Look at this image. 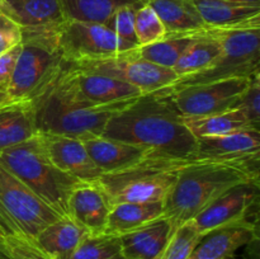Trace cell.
<instances>
[{"label":"cell","instance_id":"cell-1","mask_svg":"<svg viewBox=\"0 0 260 259\" xmlns=\"http://www.w3.org/2000/svg\"><path fill=\"white\" fill-rule=\"evenodd\" d=\"M102 136L145 147L155 156L193 159L197 150V137L167 88L142 94L114 113Z\"/></svg>","mask_w":260,"mask_h":259},{"label":"cell","instance_id":"cell-2","mask_svg":"<svg viewBox=\"0 0 260 259\" xmlns=\"http://www.w3.org/2000/svg\"><path fill=\"white\" fill-rule=\"evenodd\" d=\"M259 180V161L193 160L180 172L164 200V217L173 230L193 220L211 201L233 185Z\"/></svg>","mask_w":260,"mask_h":259},{"label":"cell","instance_id":"cell-3","mask_svg":"<svg viewBox=\"0 0 260 259\" xmlns=\"http://www.w3.org/2000/svg\"><path fill=\"white\" fill-rule=\"evenodd\" d=\"M0 165L22 180L58 215L68 217L69 197L81 180L53 164L40 134L0 152Z\"/></svg>","mask_w":260,"mask_h":259},{"label":"cell","instance_id":"cell-4","mask_svg":"<svg viewBox=\"0 0 260 259\" xmlns=\"http://www.w3.org/2000/svg\"><path fill=\"white\" fill-rule=\"evenodd\" d=\"M134 99L104 106H85L66 98L51 84L33 99L32 104L38 132L85 140L102 136L109 118Z\"/></svg>","mask_w":260,"mask_h":259},{"label":"cell","instance_id":"cell-5","mask_svg":"<svg viewBox=\"0 0 260 259\" xmlns=\"http://www.w3.org/2000/svg\"><path fill=\"white\" fill-rule=\"evenodd\" d=\"M196 159L150 156L123 170L102 174L96 182L111 200L121 202H164L178 175Z\"/></svg>","mask_w":260,"mask_h":259},{"label":"cell","instance_id":"cell-6","mask_svg":"<svg viewBox=\"0 0 260 259\" xmlns=\"http://www.w3.org/2000/svg\"><path fill=\"white\" fill-rule=\"evenodd\" d=\"M56 29H22V48L8 86L12 101H29L42 94L62 69Z\"/></svg>","mask_w":260,"mask_h":259},{"label":"cell","instance_id":"cell-7","mask_svg":"<svg viewBox=\"0 0 260 259\" xmlns=\"http://www.w3.org/2000/svg\"><path fill=\"white\" fill-rule=\"evenodd\" d=\"M222 46V52L200 73L177 79L169 88L206 84L233 78H253L260 70V27L208 28Z\"/></svg>","mask_w":260,"mask_h":259},{"label":"cell","instance_id":"cell-8","mask_svg":"<svg viewBox=\"0 0 260 259\" xmlns=\"http://www.w3.org/2000/svg\"><path fill=\"white\" fill-rule=\"evenodd\" d=\"M58 215L22 180L0 165V230L5 235L36 236Z\"/></svg>","mask_w":260,"mask_h":259},{"label":"cell","instance_id":"cell-9","mask_svg":"<svg viewBox=\"0 0 260 259\" xmlns=\"http://www.w3.org/2000/svg\"><path fill=\"white\" fill-rule=\"evenodd\" d=\"M52 85L61 94L85 106H104L142 95L140 89L108 75L81 70L63 63Z\"/></svg>","mask_w":260,"mask_h":259},{"label":"cell","instance_id":"cell-10","mask_svg":"<svg viewBox=\"0 0 260 259\" xmlns=\"http://www.w3.org/2000/svg\"><path fill=\"white\" fill-rule=\"evenodd\" d=\"M134 51L98 58V60L66 63L73 68L81 69V70L118 79L140 89L144 94L169 88L178 79L173 69L162 68V66L149 62L144 58H140Z\"/></svg>","mask_w":260,"mask_h":259},{"label":"cell","instance_id":"cell-11","mask_svg":"<svg viewBox=\"0 0 260 259\" xmlns=\"http://www.w3.org/2000/svg\"><path fill=\"white\" fill-rule=\"evenodd\" d=\"M253 78H233L167 89L180 114L184 118H196L234 108Z\"/></svg>","mask_w":260,"mask_h":259},{"label":"cell","instance_id":"cell-12","mask_svg":"<svg viewBox=\"0 0 260 259\" xmlns=\"http://www.w3.org/2000/svg\"><path fill=\"white\" fill-rule=\"evenodd\" d=\"M56 36L65 62L98 60L118 55L116 35L107 24L65 20L57 28Z\"/></svg>","mask_w":260,"mask_h":259},{"label":"cell","instance_id":"cell-13","mask_svg":"<svg viewBox=\"0 0 260 259\" xmlns=\"http://www.w3.org/2000/svg\"><path fill=\"white\" fill-rule=\"evenodd\" d=\"M259 198V180L239 183L211 201L193 218L201 235L215 229L249 220L248 215Z\"/></svg>","mask_w":260,"mask_h":259},{"label":"cell","instance_id":"cell-14","mask_svg":"<svg viewBox=\"0 0 260 259\" xmlns=\"http://www.w3.org/2000/svg\"><path fill=\"white\" fill-rule=\"evenodd\" d=\"M259 130H241L217 136L197 137L193 159L213 161H259Z\"/></svg>","mask_w":260,"mask_h":259},{"label":"cell","instance_id":"cell-15","mask_svg":"<svg viewBox=\"0 0 260 259\" xmlns=\"http://www.w3.org/2000/svg\"><path fill=\"white\" fill-rule=\"evenodd\" d=\"M112 202L96 182H81L69 197L68 217L85 229L89 234H102L106 230Z\"/></svg>","mask_w":260,"mask_h":259},{"label":"cell","instance_id":"cell-16","mask_svg":"<svg viewBox=\"0 0 260 259\" xmlns=\"http://www.w3.org/2000/svg\"><path fill=\"white\" fill-rule=\"evenodd\" d=\"M38 134L47 150L48 156L58 169L81 182H95L103 174L91 160L83 140L61 135Z\"/></svg>","mask_w":260,"mask_h":259},{"label":"cell","instance_id":"cell-17","mask_svg":"<svg viewBox=\"0 0 260 259\" xmlns=\"http://www.w3.org/2000/svg\"><path fill=\"white\" fill-rule=\"evenodd\" d=\"M256 238V223L250 220L222 226L205 234L187 259H231L241 246Z\"/></svg>","mask_w":260,"mask_h":259},{"label":"cell","instance_id":"cell-18","mask_svg":"<svg viewBox=\"0 0 260 259\" xmlns=\"http://www.w3.org/2000/svg\"><path fill=\"white\" fill-rule=\"evenodd\" d=\"M0 13L22 29H56L65 22L58 0H0Z\"/></svg>","mask_w":260,"mask_h":259},{"label":"cell","instance_id":"cell-19","mask_svg":"<svg viewBox=\"0 0 260 259\" xmlns=\"http://www.w3.org/2000/svg\"><path fill=\"white\" fill-rule=\"evenodd\" d=\"M83 142L94 164L103 174L123 170L152 155L145 147L104 136L89 137Z\"/></svg>","mask_w":260,"mask_h":259},{"label":"cell","instance_id":"cell-20","mask_svg":"<svg viewBox=\"0 0 260 259\" xmlns=\"http://www.w3.org/2000/svg\"><path fill=\"white\" fill-rule=\"evenodd\" d=\"M172 233V222L160 216L123 234L119 238L124 259H159Z\"/></svg>","mask_w":260,"mask_h":259},{"label":"cell","instance_id":"cell-21","mask_svg":"<svg viewBox=\"0 0 260 259\" xmlns=\"http://www.w3.org/2000/svg\"><path fill=\"white\" fill-rule=\"evenodd\" d=\"M207 28L260 27V7L226 0H194Z\"/></svg>","mask_w":260,"mask_h":259},{"label":"cell","instance_id":"cell-22","mask_svg":"<svg viewBox=\"0 0 260 259\" xmlns=\"http://www.w3.org/2000/svg\"><path fill=\"white\" fill-rule=\"evenodd\" d=\"M37 134L32 102L10 101L0 106V152Z\"/></svg>","mask_w":260,"mask_h":259},{"label":"cell","instance_id":"cell-23","mask_svg":"<svg viewBox=\"0 0 260 259\" xmlns=\"http://www.w3.org/2000/svg\"><path fill=\"white\" fill-rule=\"evenodd\" d=\"M88 234L70 217H60L46 226L33 241L51 258L68 259Z\"/></svg>","mask_w":260,"mask_h":259},{"label":"cell","instance_id":"cell-24","mask_svg":"<svg viewBox=\"0 0 260 259\" xmlns=\"http://www.w3.org/2000/svg\"><path fill=\"white\" fill-rule=\"evenodd\" d=\"M164 24L167 35L197 33L207 29L194 0H147Z\"/></svg>","mask_w":260,"mask_h":259},{"label":"cell","instance_id":"cell-25","mask_svg":"<svg viewBox=\"0 0 260 259\" xmlns=\"http://www.w3.org/2000/svg\"><path fill=\"white\" fill-rule=\"evenodd\" d=\"M164 215V202H121L112 206L106 234L123 235Z\"/></svg>","mask_w":260,"mask_h":259},{"label":"cell","instance_id":"cell-26","mask_svg":"<svg viewBox=\"0 0 260 259\" xmlns=\"http://www.w3.org/2000/svg\"><path fill=\"white\" fill-rule=\"evenodd\" d=\"M221 52H222L221 42L207 28L203 32L198 33L197 37L188 46L187 50L175 63L173 71L177 74L178 79L200 73L208 68L220 56Z\"/></svg>","mask_w":260,"mask_h":259},{"label":"cell","instance_id":"cell-27","mask_svg":"<svg viewBox=\"0 0 260 259\" xmlns=\"http://www.w3.org/2000/svg\"><path fill=\"white\" fill-rule=\"evenodd\" d=\"M66 20L106 24L126 5H144L147 0H58Z\"/></svg>","mask_w":260,"mask_h":259},{"label":"cell","instance_id":"cell-28","mask_svg":"<svg viewBox=\"0 0 260 259\" xmlns=\"http://www.w3.org/2000/svg\"><path fill=\"white\" fill-rule=\"evenodd\" d=\"M184 121L196 137L217 136L241 130H260V127L249 121L248 117L239 108H231L210 116L184 118Z\"/></svg>","mask_w":260,"mask_h":259},{"label":"cell","instance_id":"cell-29","mask_svg":"<svg viewBox=\"0 0 260 259\" xmlns=\"http://www.w3.org/2000/svg\"><path fill=\"white\" fill-rule=\"evenodd\" d=\"M197 33H183V35H167L160 41L150 45L141 46L134 51L140 58L162 66L173 69L183 55L188 46L193 42Z\"/></svg>","mask_w":260,"mask_h":259},{"label":"cell","instance_id":"cell-30","mask_svg":"<svg viewBox=\"0 0 260 259\" xmlns=\"http://www.w3.org/2000/svg\"><path fill=\"white\" fill-rule=\"evenodd\" d=\"M68 259H124L121 238L112 234H88Z\"/></svg>","mask_w":260,"mask_h":259},{"label":"cell","instance_id":"cell-31","mask_svg":"<svg viewBox=\"0 0 260 259\" xmlns=\"http://www.w3.org/2000/svg\"><path fill=\"white\" fill-rule=\"evenodd\" d=\"M202 236L193 220L180 223L173 230L159 259H187Z\"/></svg>","mask_w":260,"mask_h":259},{"label":"cell","instance_id":"cell-32","mask_svg":"<svg viewBox=\"0 0 260 259\" xmlns=\"http://www.w3.org/2000/svg\"><path fill=\"white\" fill-rule=\"evenodd\" d=\"M141 5H126L117 10L106 23L114 32L118 42V53L131 52L140 47L135 32V12Z\"/></svg>","mask_w":260,"mask_h":259},{"label":"cell","instance_id":"cell-33","mask_svg":"<svg viewBox=\"0 0 260 259\" xmlns=\"http://www.w3.org/2000/svg\"><path fill=\"white\" fill-rule=\"evenodd\" d=\"M135 32L140 47L160 41L167 36L164 24L149 4H144L135 12Z\"/></svg>","mask_w":260,"mask_h":259},{"label":"cell","instance_id":"cell-34","mask_svg":"<svg viewBox=\"0 0 260 259\" xmlns=\"http://www.w3.org/2000/svg\"><path fill=\"white\" fill-rule=\"evenodd\" d=\"M4 249L12 259H53L24 236L5 235Z\"/></svg>","mask_w":260,"mask_h":259},{"label":"cell","instance_id":"cell-35","mask_svg":"<svg viewBox=\"0 0 260 259\" xmlns=\"http://www.w3.org/2000/svg\"><path fill=\"white\" fill-rule=\"evenodd\" d=\"M234 108L241 109L249 121L260 127V74L251 79V83L249 84Z\"/></svg>","mask_w":260,"mask_h":259},{"label":"cell","instance_id":"cell-36","mask_svg":"<svg viewBox=\"0 0 260 259\" xmlns=\"http://www.w3.org/2000/svg\"><path fill=\"white\" fill-rule=\"evenodd\" d=\"M22 42V28L0 13V55Z\"/></svg>","mask_w":260,"mask_h":259},{"label":"cell","instance_id":"cell-37","mask_svg":"<svg viewBox=\"0 0 260 259\" xmlns=\"http://www.w3.org/2000/svg\"><path fill=\"white\" fill-rule=\"evenodd\" d=\"M20 48H22V43H19L15 47L10 48L9 51L0 55V90H8V86H9L10 80H12L15 63H17L18 56L20 53Z\"/></svg>","mask_w":260,"mask_h":259},{"label":"cell","instance_id":"cell-38","mask_svg":"<svg viewBox=\"0 0 260 259\" xmlns=\"http://www.w3.org/2000/svg\"><path fill=\"white\" fill-rule=\"evenodd\" d=\"M226 2H233V3H239V4L255 5V7H260V0H226Z\"/></svg>","mask_w":260,"mask_h":259},{"label":"cell","instance_id":"cell-39","mask_svg":"<svg viewBox=\"0 0 260 259\" xmlns=\"http://www.w3.org/2000/svg\"><path fill=\"white\" fill-rule=\"evenodd\" d=\"M12 99L9 98V95H8L7 91H3L0 90V106H3V104L8 103V102H10Z\"/></svg>","mask_w":260,"mask_h":259},{"label":"cell","instance_id":"cell-40","mask_svg":"<svg viewBox=\"0 0 260 259\" xmlns=\"http://www.w3.org/2000/svg\"><path fill=\"white\" fill-rule=\"evenodd\" d=\"M0 259H12L9 256V254L4 250V249L0 248Z\"/></svg>","mask_w":260,"mask_h":259},{"label":"cell","instance_id":"cell-41","mask_svg":"<svg viewBox=\"0 0 260 259\" xmlns=\"http://www.w3.org/2000/svg\"><path fill=\"white\" fill-rule=\"evenodd\" d=\"M4 238H5V234L0 230V248L4 249ZM5 250V249H4Z\"/></svg>","mask_w":260,"mask_h":259}]
</instances>
